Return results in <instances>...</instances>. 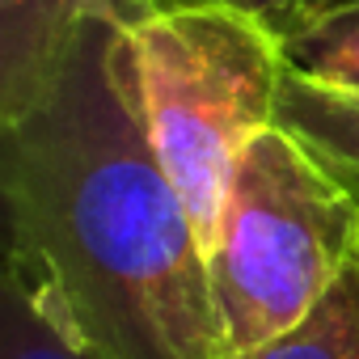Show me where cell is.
<instances>
[{
	"instance_id": "3",
	"label": "cell",
	"mask_w": 359,
	"mask_h": 359,
	"mask_svg": "<svg viewBox=\"0 0 359 359\" xmlns=\"http://www.w3.org/2000/svg\"><path fill=\"white\" fill-rule=\"evenodd\" d=\"M127 30L152 148L208 254L241 152L275 127L283 43L271 22L229 5L161 9Z\"/></svg>"
},
{
	"instance_id": "2",
	"label": "cell",
	"mask_w": 359,
	"mask_h": 359,
	"mask_svg": "<svg viewBox=\"0 0 359 359\" xmlns=\"http://www.w3.org/2000/svg\"><path fill=\"white\" fill-rule=\"evenodd\" d=\"M220 359L296 330L359 262V203L283 131L237 161L208 245Z\"/></svg>"
},
{
	"instance_id": "8",
	"label": "cell",
	"mask_w": 359,
	"mask_h": 359,
	"mask_svg": "<svg viewBox=\"0 0 359 359\" xmlns=\"http://www.w3.org/2000/svg\"><path fill=\"white\" fill-rule=\"evenodd\" d=\"M229 359H359V262L296 330Z\"/></svg>"
},
{
	"instance_id": "1",
	"label": "cell",
	"mask_w": 359,
	"mask_h": 359,
	"mask_svg": "<svg viewBox=\"0 0 359 359\" xmlns=\"http://www.w3.org/2000/svg\"><path fill=\"white\" fill-rule=\"evenodd\" d=\"M9 258L97 359H220L208 258L152 148L127 13L97 9L55 89L0 127Z\"/></svg>"
},
{
	"instance_id": "5",
	"label": "cell",
	"mask_w": 359,
	"mask_h": 359,
	"mask_svg": "<svg viewBox=\"0 0 359 359\" xmlns=\"http://www.w3.org/2000/svg\"><path fill=\"white\" fill-rule=\"evenodd\" d=\"M275 127H283L359 203V89H330L287 72Z\"/></svg>"
},
{
	"instance_id": "7",
	"label": "cell",
	"mask_w": 359,
	"mask_h": 359,
	"mask_svg": "<svg viewBox=\"0 0 359 359\" xmlns=\"http://www.w3.org/2000/svg\"><path fill=\"white\" fill-rule=\"evenodd\" d=\"M279 43L287 72L330 89H359V0H338L287 26Z\"/></svg>"
},
{
	"instance_id": "6",
	"label": "cell",
	"mask_w": 359,
	"mask_h": 359,
	"mask_svg": "<svg viewBox=\"0 0 359 359\" xmlns=\"http://www.w3.org/2000/svg\"><path fill=\"white\" fill-rule=\"evenodd\" d=\"M0 359H97L43 279L9 258L0 309Z\"/></svg>"
},
{
	"instance_id": "9",
	"label": "cell",
	"mask_w": 359,
	"mask_h": 359,
	"mask_svg": "<svg viewBox=\"0 0 359 359\" xmlns=\"http://www.w3.org/2000/svg\"><path fill=\"white\" fill-rule=\"evenodd\" d=\"M131 5V22L144 18V13H161V9H199V5H229V9H245V13H258L262 22H271L275 34H283L287 26L338 5V0H127Z\"/></svg>"
},
{
	"instance_id": "4",
	"label": "cell",
	"mask_w": 359,
	"mask_h": 359,
	"mask_svg": "<svg viewBox=\"0 0 359 359\" xmlns=\"http://www.w3.org/2000/svg\"><path fill=\"white\" fill-rule=\"evenodd\" d=\"M106 5L127 13V0H0V127L26 118L55 89L85 22Z\"/></svg>"
}]
</instances>
